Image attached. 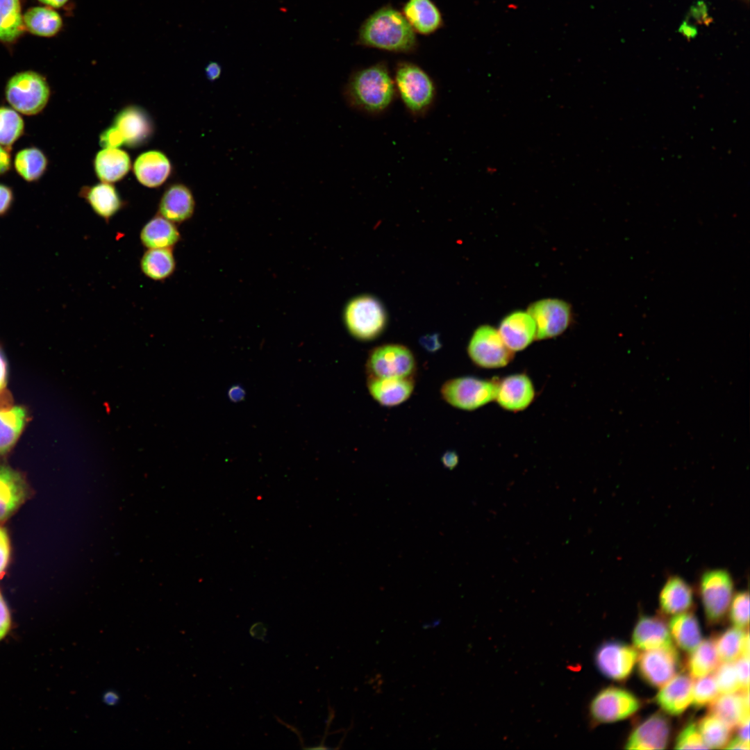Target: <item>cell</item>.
Returning a JSON list of instances; mask_svg holds the SVG:
<instances>
[{"label":"cell","instance_id":"6da1fadb","mask_svg":"<svg viewBox=\"0 0 750 750\" xmlns=\"http://www.w3.org/2000/svg\"><path fill=\"white\" fill-rule=\"evenodd\" d=\"M396 94L394 81L383 62L353 73L344 92V97L351 107L369 114L385 110L392 103Z\"/></svg>","mask_w":750,"mask_h":750},{"label":"cell","instance_id":"7a4b0ae2","mask_svg":"<svg viewBox=\"0 0 750 750\" xmlns=\"http://www.w3.org/2000/svg\"><path fill=\"white\" fill-rule=\"evenodd\" d=\"M358 41L366 47L392 52H409L417 45L414 29L403 13L390 6L382 7L363 22Z\"/></svg>","mask_w":750,"mask_h":750},{"label":"cell","instance_id":"3957f363","mask_svg":"<svg viewBox=\"0 0 750 750\" xmlns=\"http://www.w3.org/2000/svg\"><path fill=\"white\" fill-rule=\"evenodd\" d=\"M154 132L155 125L148 112L141 106L128 105L101 133L99 144L103 148H137L147 143Z\"/></svg>","mask_w":750,"mask_h":750},{"label":"cell","instance_id":"277c9868","mask_svg":"<svg viewBox=\"0 0 750 750\" xmlns=\"http://www.w3.org/2000/svg\"><path fill=\"white\" fill-rule=\"evenodd\" d=\"M499 378L474 376L450 378L441 386L440 395L445 402L456 408L475 410L495 400Z\"/></svg>","mask_w":750,"mask_h":750},{"label":"cell","instance_id":"5b68a950","mask_svg":"<svg viewBox=\"0 0 750 750\" xmlns=\"http://www.w3.org/2000/svg\"><path fill=\"white\" fill-rule=\"evenodd\" d=\"M394 84L404 106L414 115L426 112L435 100L436 89L433 80L413 63L401 62L397 65Z\"/></svg>","mask_w":750,"mask_h":750},{"label":"cell","instance_id":"8992f818","mask_svg":"<svg viewBox=\"0 0 750 750\" xmlns=\"http://www.w3.org/2000/svg\"><path fill=\"white\" fill-rule=\"evenodd\" d=\"M46 78L35 71L17 72L8 81L5 96L8 103L19 112L33 115L41 112L50 97Z\"/></svg>","mask_w":750,"mask_h":750},{"label":"cell","instance_id":"52a82bcc","mask_svg":"<svg viewBox=\"0 0 750 750\" xmlns=\"http://www.w3.org/2000/svg\"><path fill=\"white\" fill-rule=\"evenodd\" d=\"M699 591L708 621L718 622L726 615L734 595L733 576L725 569L706 570L700 575Z\"/></svg>","mask_w":750,"mask_h":750},{"label":"cell","instance_id":"ba28073f","mask_svg":"<svg viewBox=\"0 0 750 750\" xmlns=\"http://www.w3.org/2000/svg\"><path fill=\"white\" fill-rule=\"evenodd\" d=\"M344 318L350 334L362 341L377 338L386 324L383 306L371 296H360L350 301L345 307Z\"/></svg>","mask_w":750,"mask_h":750},{"label":"cell","instance_id":"9c48e42d","mask_svg":"<svg viewBox=\"0 0 750 750\" xmlns=\"http://www.w3.org/2000/svg\"><path fill=\"white\" fill-rule=\"evenodd\" d=\"M367 376L376 378L414 377L415 357L406 346L385 344L372 349L366 362Z\"/></svg>","mask_w":750,"mask_h":750},{"label":"cell","instance_id":"30bf717a","mask_svg":"<svg viewBox=\"0 0 750 750\" xmlns=\"http://www.w3.org/2000/svg\"><path fill=\"white\" fill-rule=\"evenodd\" d=\"M467 353L476 366L489 369L507 366L515 356L503 341L497 328L489 324L481 325L474 331Z\"/></svg>","mask_w":750,"mask_h":750},{"label":"cell","instance_id":"8fae6325","mask_svg":"<svg viewBox=\"0 0 750 750\" xmlns=\"http://www.w3.org/2000/svg\"><path fill=\"white\" fill-rule=\"evenodd\" d=\"M640 707V700L631 692L610 686L600 690L589 706V715L594 724L612 723L626 719Z\"/></svg>","mask_w":750,"mask_h":750},{"label":"cell","instance_id":"7c38bea8","mask_svg":"<svg viewBox=\"0 0 750 750\" xmlns=\"http://www.w3.org/2000/svg\"><path fill=\"white\" fill-rule=\"evenodd\" d=\"M536 326V340L552 339L562 334L572 322V306L558 298L533 301L527 308Z\"/></svg>","mask_w":750,"mask_h":750},{"label":"cell","instance_id":"4fadbf2b","mask_svg":"<svg viewBox=\"0 0 750 750\" xmlns=\"http://www.w3.org/2000/svg\"><path fill=\"white\" fill-rule=\"evenodd\" d=\"M636 649L622 642L610 640L601 644L594 653V664L605 677L621 681L631 674L638 659Z\"/></svg>","mask_w":750,"mask_h":750},{"label":"cell","instance_id":"5bb4252c","mask_svg":"<svg viewBox=\"0 0 750 750\" xmlns=\"http://www.w3.org/2000/svg\"><path fill=\"white\" fill-rule=\"evenodd\" d=\"M640 676L650 685L660 688L670 681L679 667V656L675 647L646 650L638 657Z\"/></svg>","mask_w":750,"mask_h":750},{"label":"cell","instance_id":"9a60e30c","mask_svg":"<svg viewBox=\"0 0 750 750\" xmlns=\"http://www.w3.org/2000/svg\"><path fill=\"white\" fill-rule=\"evenodd\" d=\"M535 395L531 378L525 373H516L499 378L494 401L503 410L517 412L531 406Z\"/></svg>","mask_w":750,"mask_h":750},{"label":"cell","instance_id":"2e32d148","mask_svg":"<svg viewBox=\"0 0 750 750\" xmlns=\"http://www.w3.org/2000/svg\"><path fill=\"white\" fill-rule=\"evenodd\" d=\"M497 330L506 345L514 353L524 350L536 340L535 324L527 310L509 312L501 319Z\"/></svg>","mask_w":750,"mask_h":750},{"label":"cell","instance_id":"e0dca14e","mask_svg":"<svg viewBox=\"0 0 750 750\" xmlns=\"http://www.w3.org/2000/svg\"><path fill=\"white\" fill-rule=\"evenodd\" d=\"M670 722L660 712L641 722L629 735L626 749H664L670 735Z\"/></svg>","mask_w":750,"mask_h":750},{"label":"cell","instance_id":"ac0fdd59","mask_svg":"<svg viewBox=\"0 0 750 750\" xmlns=\"http://www.w3.org/2000/svg\"><path fill=\"white\" fill-rule=\"evenodd\" d=\"M29 495L30 488L23 475L0 465V522L10 517Z\"/></svg>","mask_w":750,"mask_h":750},{"label":"cell","instance_id":"d6986e66","mask_svg":"<svg viewBox=\"0 0 750 750\" xmlns=\"http://www.w3.org/2000/svg\"><path fill=\"white\" fill-rule=\"evenodd\" d=\"M194 209L195 200L191 190L183 183H174L163 192L157 214L174 224H181L192 217Z\"/></svg>","mask_w":750,"mask_h":750},{"label":"cell","instance_id":"ffe728a7","mask_svg":"<svg viewBox=\"0 0 750 750\" xmlns=\"http://www.w3.org/2000/svg\"><path fill=\"white\" fill-rule=\"evenodd\" d=\"M133 171L140 184L149 188H156L165 183L169 177L172 165L163 152L149 150L140 153L135 158Z\"/></svg>","mask_w":750,"mask_h":750},{"label":"cell","instance_id":"44dd1931","mask_svg":"<svg viewBox=\"0 0 750 750\" xmlns=\"http://www.w3.org/2000/svg\"><path fill=\"white\" fill-rule=\"evenodd\" d=\"M414 377L376 378L367 376V388L372 397L381 406H397L407 401L415 388Z\"/></svg>","mask_w":750,"mask_h":750},{"label":"cell","instance_id":"7402d4cb","mask_svg":"<svg viewBox=\"0 0 750 750\" xmlns=\"http://www.w3.org/2000/svg\"><path fill=\"white\" fill-rule=\"evenodd\" d=\"M78 196L83 199L94 212L108 222L126 206L112 183L101 182L82 187Z\"/></svg>","mask_w":750,"mask_h":750},{"label":"cell","instance_id":"603a6c76","mask_svg":"<svg viewBox=\"0 0 750 750\" xmlns=\"http://www.w3.org/2000/svg\"><path fill=\"white\" fill-rule=\"evenodd\" d=\"M694 681L690 676L675 675L662 686L656 697L658 706L671 715L683 713L692 703Z\"/></svg>","mask_w":750,"mask_h":750},{"label":"cell","instance_id":"cb8c5ba5","mask_svg":"<svg viewBox=\"0 0 750 750\" xmlns=\"http://www.w3.org/2000/svg\"><path fill=\"white\" fill-rule=\"evenodd\" d=\"M708 713L724 722L733 729L749 720V689L722 694L709 704Z\"/></svg>","mask_w":750,"mask_h":750},{"label":"cell","instance_id":"d4e9b609","mask_svg":"<svg viewBox=\"0 0 750 750\" xmlns=\"http://www.w3.org/2000/svg\"><path fill=\"white\" fill-rule=\"evenodd\" d=\"M632 640L642 651L673 646L669 627L660 617L641 616L635 626Z\"/></svg>","mask_w":750,"mask_h":750},{"label":"cell","instance_id":"484cf974","mask_svg":"<svg viewBox=\"0 0 750 750\" xmlns=\"http://www.w3.org/2000/svg\"><path fill=\"white\" fill-rule=\"evenodd\" d=\"M131 161L128 153L119 148H103L93 160L95 174L101 182L114 183L129 172Z\"/></svg>","mask_w":750,"mask_h":750},{"label":"cell","instance_id":"4316f807","mask_svg":"<svg viewBox=\"0 0 750 750\" xmlns=\"http://www.w3.org/2000/svg\"><path fill=\"white\" fill-rule=\"evenodd\" d=\"M694 603L692 587L681 576L669 577L659 595L661 611L666 615L687 612Z\"/></svg>","mask_w":750,"mask_h":750},{"label":"cell","instance_id":"83f0119b","mask_svg":"<svg viewBox=\"0 0 750 750\" xmlns=\"http://www.w3.org/2000/svg\"><path fill=\"white\" fill-rule=\"evenodd\" d=\"M140 240L147 249H173L181 235L176 224L157 214L142 228Z\"/></svg>","mask_w":750,"mask_h":750},{"label":"cell","instance_id":"f1b7e54d","mask_svg":"<svg viewBox=\"0 0 750 750\" xmlns=\"http://www.w3.org/2000/svg\"><path fill=\"white\" fill-rule=\"evenodd\" d=\"M403 15L414 31L423 35L434 33L442 23L441 13L431 0H408Z\"/></svg>","mask_w":750,"mask_h":750},{"label":"cell","instance_id":"f546056e","mask_svg":"<svg viewBox=\"0 0 750 750\" xmlns=\"http://www.w3.org/2000/svg\"><path fill=\"white\" fill-rule=\"evenodd\" d=\"M25 31L41 38H53L62 28L60 15L49 6H33L23 14Z\"/></svg>","mask_w":750,"mask_h":750},{"label":"cell","instance_id":"4dcf8cb0","mask_svg":"<svg viewBox=\"0 0 750 750\" xmlns=\"http://www.w3.org/2000/svg\"><path fill=\"white\" fill-rule=\"evenodd\" d=\"M669 630L675 643L685 651H692L702 641L699 621L692 612L675 615L669 622Z\"/></svg>","mask_w":750,"mask_h":750},{"label":"cell","instance_id":"1f68e13d","mask_svg":"<svg viewBox=\"0 0 750 750\" xmlns=\"http://www.w3.org/2000/svg\"><path fill=\"white\" fill-rule=\"evenodd\" d=\"M26 421L27 412L22 406L0 409V458L6 456L13 447Z\"/></svg>","mask_w":750,"mask_h":750},{"label":"cell","instance_id":"d6a6232c","mask_svg":"<svg viewBox=\"0 0 750 750\" xmlns=\"http://www.w3.org/2000/svg\"><path fill=\"white\" fill-rule=\"evenodd\" d=\"M142 272L149 278L162 281L175 272L176 260L172 249H147L140 262Z\"/></svg>","mask_w":750,"mask_h":750},{"label":"cell","instance_id":"836d02e7","mask_svg":"<svg viewBox=\"0 0 750 750\" xmlns=\"http://www.w3.org/2000/svg\"><path fill=\"white\" fill-rule=\"evenodd\" d=\"M22 0H0V42L13 44L26 32Z\"/></svg>","mask_w":750,"mask_h":750},{"label":"cell","instance_id":"e575fe53","mask_svg":"<svg viewBox=\"0 0 750 750\" xmlns=\"http://www.w3.org/2000/svg\"><path fill=\"white\" fill-rule=\"evenodd\" d=\"M719 658L713 640H702L690 652L687 668L692 678H699L714 672L719 665Z\"/></svg>","mask_w":750,"mask_h":750},{"label":"cell","instance_id":"d590c367","mask_svg":"<svg viewBox=\"0 0 750 750\" xmlns=\"http://www.w3.org/2000/svg\"><path fill=\"white\" fill-rule=\"evenodd\" d=\"M47 163L46 156L35 147L20 150L16 153L14 160L16 172L26 181L39 179L46 171Z\"/></svg>","mask_w":750,"mask_h":750},{"label":"cell","instance_id":"8d00e7d4","mask_svg":"<svg viewBox=\"0 0 750 750\" xmlns=\"http://www.w3.org/2000/svg\"><path fill=\"white\" fill-rule=\"evenodd\" d=\"M697 726L708 749L725 748L731 738L733 730L722 719L710 713L702 717Z\"/></svg>","mask_w":750,"mask_h":750},{"label":"cell","instance_id":"74e56055","mask_svg":"<svg viewBox=\"0 0 750 750\" xmlns=\"http://www.w3.org/2000/svg\"><path fill=\"white\" fill-rule=\"evenodd\" d=\"M748 632L735 626L726 629L713 640L720 661L732 662L742 656Z\"/></svg>","mask_w":750,"mask_h":750},{"label":"cell","instance_id":"f35d334b","mask_svg":"<svg viewBox=\"0 0 750 750\" xmlns=\"http://www.w3.org/2000/svg\"><path fill=\"white\" fill-rule=\"evenodd\" d=\"M24 123L19 114L8 107L0 106V144L10 147L24 133Z\"/></svg>","mask_w":750,"mask_h":750},{"label":"cell","instance_id":"ab89813d","mask_svg":"<svg viewBox=\"0 0 750 750\" xmlns=\"http://www.w3.org/2000/svg\"><path fill=\"white\" fill-rule=\"evenodd\" d=\"M714 672L713 676L719 693H733L742 690L733 662H723Z\"/></svg>","mask_w":750,"mask_h":750},{"label":"cell","instance_id":"60d3db41","mask_svg":"<svg viewBox=\"0 0 750 750\" xmlns=\"http://www.w3.org/2000/svg\"><path fill=\"white\" fill-rule=\"evenodd\" d=\"M719 693L714 676L708 674L699 678L693 685L692 704L699 708L709 705Z\"/></svg>","mask_w":750,"mask_h":750},{"label":"cell","instance_id":"b9f144b4","mask_svg":"<svg viewBox=\"0 0 750 750\" xmlns=\"http://www.w3.org/2000/svg\"><path fill=\"white\" fill-rule=\"evenodd\" d=\"M728 610L731 621L735 627L742 629L747 628L749 622V592L742 590L735 593Z\"/></svg>","mask_w":750,"mask_h":750},{"label":"cell","instance_id":"7bdbcfd3","mask_svg":"<svg viewBox=\"0 0 750 750\" xmlns=\"http://www.w3.org/2000/svg\"><path fill=\"white\" fill-rule=\"evenodd\" d=\"M676 749H708L697 724H688L678 734L675 742Z\"/></svg>","mask_w":750,"mask_h":750},{"label":"cell","instance_id":"ee69618b","mask_svg":"<svg viewBox=\"0 0 750 750\" xmlns=\"http://www.w3.org/2000/svg\"><path fill=\"white\" fill-rule=\"evenodd\" d=\"M10 545L6 531L0 526V577L3 574L9 562Z\"/></svg>","mask_w":750,"mask_h":750},{"label":"cell","instance_id":"f6af8a7d","mask_svg":"<svg viewBox=\"0 0 750 750\" xmlns=\"http://www.w3.org/2000/svg\"><path fill=\"white\" fill-rule=\"evenodd\" d=\"M735 662L742 689H749V658L741 656Z\"/></svg>","mask_w":750,"mask_h":750},{"label":"cell","instance_id":"bcb514c9","mask_svg":"<svg viewBox=\"0 0 750 750\" xmlns=\"http://www.w3.org/2000/svg\"><path fill=\"white\" fill-rule=\"evenodd\" d=\"M10 626V615L6 603L0 593V640L6 635Z\"/></svg>","mask_w":750,"mask_h":750},{"label":"cell","instance_id":"7dc6e473","mask_svg":"<svg viewBox=\"0 0 750 750\" xmlns=\"http://www.w3.org/2000/svg\"><path fill=\"white\" fill-rule=\"evenodd\" d=\"M12 200L13 194L10 188L0 184V215H4L9 210Z\"/></svg>","mask_w":750,"mask_h":750},{"label":"cell","instance_id":"c3c4849f","mask_svg":"<svg viewBox=\"0 0 750 750\" xmlns=\"http://www.w3.org/2000/svg\"><path fill=\"white\" fill-rule=\"evenodd\" d=\"M441 461L444 467L453 469L458 463V455L454 451H447L442 455Z\"/></svg>","mask_w":750,"mask_h":750},{"label":"cell","instance_id":"681fc988","mask_svg":"<svg viewBox=\"0 0 750 750\" xmlns=\"http://www.w3.org/2000/svg\"><path fill=\"white\" fill-rule=\"evenodd\" d=\"M10 167V156L6 147L0 144V175L6 173Z\"/></svg>","mask_w":750,"mask_h":750},{"label":"cell","instance_id":"f907efd6","mask_svg":"<svg viewBox=\"0 0 750 750\" xmlns=\"http://www.w3.org/2000/svg\"><path fill=\"white\" fill-rule=\"evenodd\" d=\"M221 73V66L216 62H210L206 67V76L211 81L219 78Z\"/></svg>","mask_w":750,"mask_h":750},{"label":"cell","instance_id":"816d5d0a","mask_svg":"<svg viewBox=\"0 0 750 750\" xmlns=\"http://www.w3.org/2000/svg\"><path fill=\"white\" fill-rule=\"evenodd\" d=\"M7 383V365L3 355L0 350V396L5 391Z\"/></svg>","mask_w":750,"mask_h":750},{"label":"cell","instance_id":"f5cc1de1","mask_svg":"<svg viewBox=\"0 0 750 750\" xmlns=\"http://www.w3.org/2000/svg\"><path fill=\"white\" fill-rule=\"evenodd\" d=\"M725 749L749 750L750 749L749 742H744L737 737L735 739L730 740Z\"/></svg>","mask_w":750,"mask_h":750},{"label":"cell","instance_id":"db71d44e","mask_svg":"<svg viewBox=\"0 0 750 750\" xmlns=\"http://www.w3.org/2000/svg\"><path fill=\"white\" fill-rule=\"evenodd\" d=\"M749 720H747L740 724L738 728V738L742 740L749 742Z\"/></svg>","mask_w":750,"mask_h":750},{"label":"cell","instance_id":"11a10c76","mask_svg":"<svg viewBox=\"0 0 750 750\" xmlns=\"http://www.w3.org/2000/svg\"><path fill=\"white\" fill-rule=\"evenodd\" d=\"M119 700V695L112 690L107 691L103 695V702L108 706L116 705L118 703Z\"/></svg>","mask_w":750,"mask_h":750},{"label":"cell","instance_id":"9f6ffc18","mask_svg":"<svg viewBox=\"0 0 750 750\" xmlns=\"http://www.w3.org/2000/svg\"><path fill=\"white\" fill-rule=\"evenodd\" d=\"M422 344L425 346L428 349H431L433 351L435 348H438L440 344L439 340L435 335H427L426 338H424L422 339Z\"/></svg>","mask_w":750,"mask_h":750},{"label":"cell","instance_id":"6f0895ef","mask_svg":"<svg viewBox=\"0 0 750 750\" xmlns=\"http://www.w3.org/2000/svg\"><path fill=\"white\" fill-rule=\"evenodd\" d=\"M41 3L46 6H49L53 8H60L64 6L69 0H38Z\"/></svg>","mask_w":750,"mask_h":750}]
</instances>
